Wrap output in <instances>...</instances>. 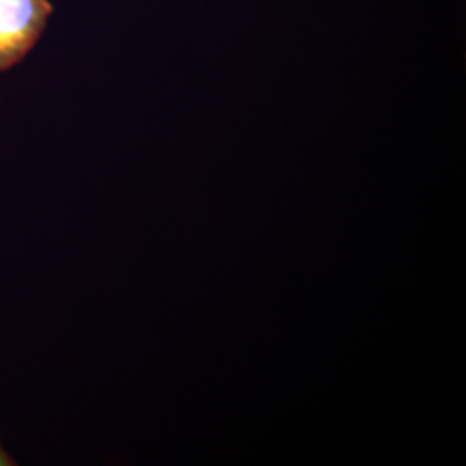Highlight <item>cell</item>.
Returning <instances> with one entry per match:
<instances>
[{"label":"cell","instance_id":"cell-1","mask_svg":"<svg viewBox=\"0 0 466 466\" xmlns=\"http://www.w3.org/2000/svg\"><path fill=\"white\" fill-rule=\"evenodd\" d=\"M49 0H0V71L16 66L44 34Z\"/></svg>","mask_w":466,"mask_h":466},{"label":"cell","instance_id":"cell-2","mask_svg":"<svg viewBox=\"0 0 466 466\" xmlns=\"http://www.w3.org/2000/svg\"><path fill=\"white\" fill-rule=\"evenodd\" d=\"M16 465V461L5 452V451L2 450V446H0V466H13Z\"/></svg>","mask_w":466,"mask_h":466}]
</instances>
